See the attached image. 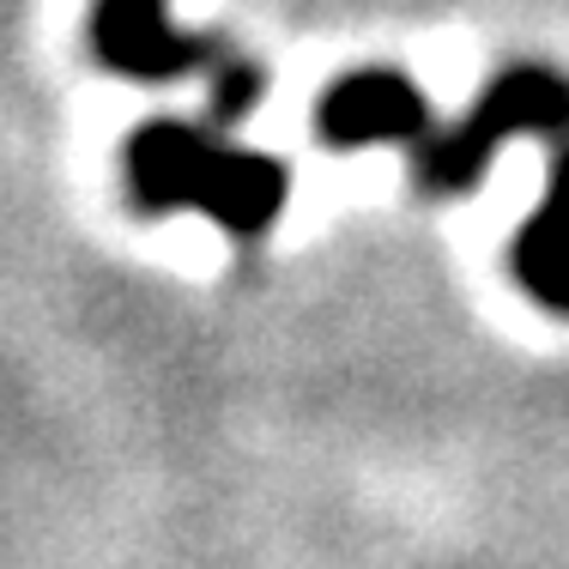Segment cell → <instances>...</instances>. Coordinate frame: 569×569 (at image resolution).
<instances>
[{"label": "cell", "mask_w": 569, "mask_h": 569, "mask_svg": "<svg viewBox=\"0 0 569 569\" xmlns=\"http://www.w3.org/2000/svg\"><path fill=\"white\" fill-rule=\"evenodd\" d=\"M128 188L146 212H207L230 237H261L284 207V164L194 121H146L128 140Z\"/></svg>", "instance_id": "cell-1"}, {"label": "cell", "mask_w": 569, "mask_h": 569, "mask_svg": "<svg viewBox=\"0 0 569 569\" xmlns=\"http://www.w3.org/2000/svg\"><path fill=\"white\" fill-rule=\"evenodd\" d=\"M91 49L110 73L128 79H188L212 86V121H242L267 98V67L237 43L207 31H176L164 0H98L91 12Z\"/></svg>", "instance_id": "cell-2"}, {"label": "cell", "mask_w": 569, "mask_h": 569, "mask_svg": "<svg viewBox=\"0 0 569 569\" xmlns=\"http://www.w3.org/2000/svg\"><path fill=\"white\" fill-rule=\"evenodd\" d=\"M515 133H539V140H563L569 133V79L551 67H503L491 86L479 91L467 116L442 133H425L412 146V170L425 194H460L485 176L497 158V146H509Z\"/></svg>", "instance_id": "cell-3"}, {"label": "cell", "mask_w": 569, "mask_h": 569, "mask_svg": "<svg viewBox=\"0 0 569 569\" xmlns=\"http://www.w3.org/2000/svg\"><path fill=\"white\" fill-rule=\"evenodd\" d=\"M316 128L328 146H376V140H400V146H418L430 133V103L425 91L412 86L395 67H363V73H346L340 86H328L316 110Z\"/></svg>", "instance_id": "cell-4"}, {"label": "cell", "mask_w": 569, "mask_h": 569, "mask_svg": "<svg viewBox=\"0 0 569 569\" xmlns=\"http://www.w3.org/2000/svg\"><path fill=\"white\" fill-rule=\"evenodd\" d=\"M515 273L551 316H569V146H558L546 176V200L515 237Z\"/></svg>", "instance_id": "cell-5"}]
</instances>
